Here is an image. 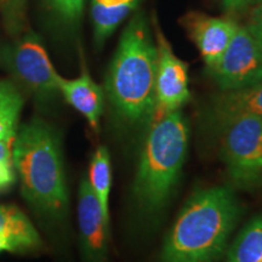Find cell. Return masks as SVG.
<instances>
[{"instance_id":"obj_1","label":"cell","mask_w":262,"mask_h":262,"mask_svg":"<svg viewBox=\"0 0 262 262\" xmlns=\"http://www.w3.org/2000/svg\"><path fill=\"white\" fill-rule=\"evenodd\" d=\"M156 67L148 19L137 11L120 37L104 86L114 129L129 143L140 141L157 117Z\"/></svg>"},{"instance_id":"obj_2","label":"cell","mask_w":262,"mask_h":262,"mask_svg":"<svg viewBox=\"0 0 262 262\" xmlns=\"http://www.w3.org/2000/svg\"><path fill=\"white\" fill-rule=\"evenodd\" d=\"M189 124L182 111L157 116L139 141V156L130 189L137 224L156 227L169 208L187 159Z\"/></svg>"},{"instance_id":"obj_3","label":"cell","mask_w":262,"mask_h":262,"mask_svg":"<svg viewBox=\"0 0 262 262\" xmlns=\"http://www.w3.org/2000/svg\"><path fill=\"white\" fill-rule=\"evenodd\" d=\"M244 208L234 189H195L164 238L157 262H224Z\"/></svg>"},{"instance_id":"obj_4","label":"cell","mask_w":262,"mask_h":262,"mask_svg":"<svg viewBox=\"0 0 262 262\" xmlns=\"http://www.w3.org/2000/svg\"><path fill=\"white\" fill-rule=\"evenodd\" d=\"M12 162L26 201L41 217L62 224L70 199L58 131L41 118L22 125L12 145Z\"/></svg>"},{"instance_id":"obj_5","label":"cell","mask_w":262,"mask_h":262,"mask_svg":"<svg viewBox=\"0 0 262 262\" xmlns=\"http://www.w3.org/2000/svg\"><path fill=\"white\" fill-rule=\"evenodd\" d=\"M214 139L231 187L243 192L261 189L262 118L244 116L231 120Z\"/></svg>"},{"instance_id":"obj_6","label":"cell","mask_w":262,"mask_h":262,"mask_svg":"<svg viewBox=\"0 0 262 262\" xmlns=\"http://www.w3.org/2000/svg\"><path fill=\"white\" fill-rule=\"evenodd\" d=\"M4 61L10 72L27 89L42 100L57 95L60 74L52 66L40 39L28 33L6 50Z\"/></svg>"},{"instance_id":"obj_7","label":"cell","mask_w":262,"mask_h":262,"mask_svg":"<svg viewBox=\"0 0 262 262\" xmlns=\"http://www.w3.org/2000/svg\"><path fill=\"white\" fill-rule=\"evenodd\" d=\"M208 74L220 91L262 83V54L244 25H239L221 60Z\"/></svg>"},{"instance_id":"obj_8","label":"cell","mask_w":262,"mask_h":262,"mask_svg":"<svg viewBox=\"0 0 262 262\" xmlns=\"http://www.w3.org/2000/svg\"><path fill=\"white\" fill-rule=\"evenodd\" d=\"M157 116L182 111L191 100L188 64L173 54L170 42L157 27Z\"/></svg>"},{"instance_id":"obj_9","label":"cell","mask_w":262,"mask_h":262,"mask_svg":"<svg viewBox=\"0 0 262 262\" xmlns=\"http://www.w3.org/2000/svg\"><path fill=\"white\" fill-rule=\"evenodd\" d=\"M78 228L83 262H110L111 228L88 178H83L78 193Z\"/></svg>"},{"instance_id":"obj_10","label":"cell","mask_w":262,"mask_h":262,"mask_svg":"<svg viewBox=\"0 0 262 262\" xmlns=\"http://www.w3.org/2000/svg\"><path fill=\"white\" fill-rule=\"evenodd\" d=\"M180 22L198 49L206 72L219 63L239 27L231 18L212 17L198 11L188 12Z\"/></svg>"},{"instance_id":"obj_11","label":"cell","mask_w":262,"mask_h":262,"mask_svg":"<svg viewBox=\"0 0 262 262\" xmlns=\"http://www.w3.org/2000/svg\"><path fill=\"white\" fill-rule=\"evenodd\" d=\"M244 116L262 118V83L215 95L202 113V129L215 137L228 122Z\"/></svg>"},{"instance_id":"obj_12","label":"cell","mask_w":262,"mask_h":262,"mask_svg":"<svg viewBox=\"0 0 262 262\" xmlns=\"http://www.w3.org/2000/svg\"><path fill=\"white\" fill-rule=\"evenodd\" d=\"M58 91L67 103L83 114L93 130L98 131L104 108V90L93 79L85 64L78 78L66 79L60 75Z\"/></svg>"},{"instance_id":"obj_13","label":"cell","mask_w":262,"mask_h":262,"mask_svg":"<svg viewBox=\"0 0 262 262\" xmlns=\"http://www.w3.org/2000/svg\"><path fill=\"white\" fill-rule=\"evenodd\" d=\"M0 241L8 251L29 250L41 245L37 229L14 205H0Z\"/></svg>"},{"instance_id":"obj_14","label":"cell","mask_w":262,"mask_h":262,"mask_svg":"<svg viewBox=\"0 0 262 262\" xmlns=\"http://www.w3.org/2000/svg\"><path fill=\"white\" fill-rule=\"evenodd\" d=\"M140 0H93L91 17L94 24L95 42L102 47L131 11L137 9Z\"/></svg>"},{"instance_id":"obj_15","label":"cell","mask_w":262,"mask_h":262,"mask_svg":"<svg viewBox=\"0 0 262 262\" xmlns=\"http://www.w3.org/2000/svg\"><path fill=\"white\" fill-rule=\"evenodd\" d=\"M224 262H262V214L250 219L238 232Z\"/></svg>"},{"instance_id":"obj_16","label":"cell","mask_w":262,"mask_h":262,"mask_svg":"<svg viewBox=\"0 0 262 262\" xmlns=\"http://www.w3.org/2000/svg\"><path fill=\"white\" fill-rule=\"evenodd\" d=\"M88 181L101 206L104 217H110V195L112 189V163L107 147L98 146L91 157Z\"/></svg>"},{"instance_id":"obj_17","label":"cell","mask_w":262,"mask_h":262,"mask_svg":"<svg viewBox=\"0 0 262 262\" xmlns=\"http://www.w3.org/2000/svg\"><path fill=\"white\" fill-rule=\"evenodd\" d=\"M24 98L10 81L0 80V136L17 131Z\"/></svg>"},{"instance_id":"obj_18","label":"cell","mask_w":262,"mask_h":262,"mask_svg":"<svg viewBox=\"0 0 262 262\" xmlns=\"http://www.w3.org/2000/svg\"><path fill=\"white\" fill-rule=\"evenodd\" d=\"M16 133L0 136V191L11 186L16 178L12 162V145Z\"/></svg>"},{"instance_id":"obj_19","label":"cell","mask_w":262,"mask_h":262,"mask_svg":"<svg viewBox=\"0 0 262 262\" xmlns=\"http://www.w3.org/2000/svg\"><path fill=\"white\" fill-rule=\"evenodd\" d=\"M50 6L66 21H77L84 10L85 0H47Z\"/></svg>"},{"instance_id":"obj_20","label":"cell","mask_w":262,"mask_h":262,"mask_svg":"<svg viewBox=\"0 0 262 262\" xmlns=\"http://www.w3.org/2000/svg\"><path fill=\"white\" fill-rule=\"evenodd\" d=\"M244 26L253 35L262 54V2L251 5V10Z\"/></svg>"},{"instance_id":"obj_21","label":"cell","mask_w":262,"mask_h":262,"mask_svg":"<svg viewBox=\"0 0 262 262\" xmlns=\"http://www.w3.org/2000/svg\"><path fill=\"white\" fill-rule=\"evenodd\" d=\"M222 4L226 11L238 12L249 8L250 0H222Z\"/></svg>"},{"instance_id":"obj_22","label":"cell","mask_w":262,"mask_h":262,"mask_svg":"<svg viewBox=\"0 0 262 262\" xmlns=\"http://www.w3.org/2000/svg\"><path fill=\"white\" fill-rule=\"evenodd\" d=\"M260 2H262V0H250V4H249V6H251V5H254V4H257V3H260Z\"/></svg>"}]
</instances>
